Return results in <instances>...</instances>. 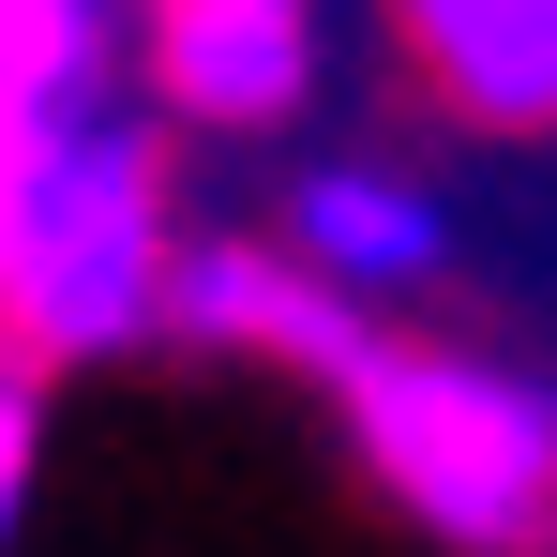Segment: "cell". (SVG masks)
Masks as SVG:
<instances>
[{
	"mask_svg": "<svg viewBox=\"0 0 557 557\" xmlns=\"http://www.w3.org/2000/svg\"><path fill=\"white\" fill-rule=\"evenodd\" d=\"M151 332H182V347H257V362H301V376H347L376 347L362 301L317 272V257H257V242H182Z\"/></svg>",
	"mask_w": 557,
	"mask_h": 557,
	"instance_id": "277c9868",
	"label": "cell"
},
{
	"mask_svg": "<svg viewBox=\"0 0 557 557\" xmlns=\"http://www.w3.org/2000/svg\"><path fill=\"white\" fill-rule=\"evenodd\" d=\"M362 467L467 557H512L557 528V392L467 362V347H362L332 376Z\"/></svg>",
	"mask_w": 557,
	"mask_h": 557,
	"instance_id": "7a4b0ae2",
	"label": "cell"
},
{
	"mask_svg": "<svg viewBox=\"0 0 557 557\" xmlns=\"http://www.w3.org/2000/svg\"><path fill=\"white\" fill-rule=\"evenodd\" d=\"M301 257L347 286V301H392V286H437L453 211L422 182H392V166H317V182H301Z\"/></svg>",
	"mask_w": 557,
	"mask_h": 557,
	"instance_id": "8992f818",
	"label": "cell"
},
{
	"mask_svg": "<svg viewBox=\"0 0 557 557\" xmlns=\"http://www.w3.org/2000/svg\"><path fill=\"white\" fill-rule=\"evenodd\" d=\"M392 30L482 136H557V0H392Z\"/></svg>",
	"mask_w": 557,
	"mask_h": 557,
	"instance_id": "5b68a950",
	"label": "cell"
},
{
	"mask_svg": "<svg viewBox=\"0 0 557 557\" xmlns=\"http://www.w3.org/2000/svg\"><path fill=\"white\" fill-rule=\"evenodd\" d=\"M15 497H30V347L0 332V528H15Z\"/></svg>",
	"mask_w": 557,
	"mask_h": 557,
	"instance_id": "ba28073f",
	"label": "cell"
},
{
	"mask_svg": "<svg viewBox=\"0 0 557 557\" xmlns=\"http://www.w3.org/2000/svg\"><path fill=\"white\" fill-rule=\"evenodd\" d=\"M15 121V106H0ZM166 151L121 106H46L15 121V196H0V332L30 362H106L166 317Z\"/></svg>",
	"mask_w": 557,
	"mask_h": 557,
	"instance_id": "6da1fadb",
	"label": "cell"
},
{
	"mask_svg": "<svg viewBox=\"0 0 557 557\" xmlns=\"http://www.w3.org/2000/svg\"><path fill=\"white\" fill-rule=\"evenodd\" d=\"M136 76L196 136H272L317 91V0H136Z\"/></svg>",
	"mask_w": 557,
	"mask_h": 557,
	"instance_id": "3957f363",
	"label": "cell"
},
{
	"mask_svg": "<svg viewBox=\"0 0 557 557\" xmlns=\"http://www.w3.org/2000/svg\"><path fill=\"white\" fill-rule=\"evenodd\" d=\"M121 61V15L106 0H0V106L46 121V106H91Z\"/></svg>",
	"mask_w": 557,
	"mask_h": 557,
	"instance_id": "52a82bcc",
	"label": "cell"
}]
</instances>
